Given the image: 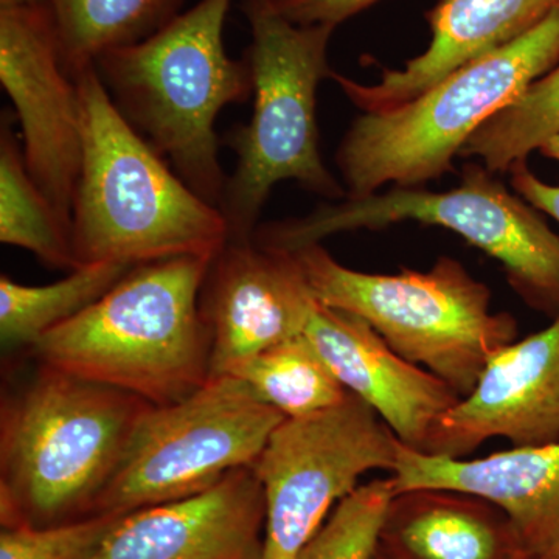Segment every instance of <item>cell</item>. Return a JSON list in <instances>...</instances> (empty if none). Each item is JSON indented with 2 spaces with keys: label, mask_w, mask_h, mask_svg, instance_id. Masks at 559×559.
Returning a JSON list of instances; mask_svg holds the SVG:
<instances>
[{
  "label": "cell",
  "mask_w": 559,
  "mask_h": 559,
  "mask_svg": "<svg viewBox=\"0 0 559 559\" xmlns=\"http://www.w3.org/2000/svg\"><path fill=\"white\" fill-rule=\"evenodd\" d=\"M320 305L352 312L404 359L466 396L488 359L518 341L509 312L491 311V293L462 263L441 257L429 271L370 274L349 270L320 245L290 252Z\"/></svg>",
  "instance_id": "7"
},
{
  "label": "cell",
  "mask_w": 559,
  "mask_h": 559,
  "mask_svg": "<svg viewBox=\"0 0 559 559\" xmlns=\"http://www.w3.org/2000/svg\"><path fill=\"white\" fill-rule=\"evenodd\" d=\"M252 43V119L227 135L238 164L227 179L219 210L230 241L252 240L257 221L275 183L296 180L329 200H344L347 190L323 164L319 148L316 103L320 81L330 79L331 25H297L271 0H245Z\"/></svg>",
  "instance_id": "6"
},
{
  "label": "cell",
  "mask_w": 559,
  "mask_h": 559,
  "mask_svg": "<svg viewBox=\"0 0 559 559\" xmlns=\"http://www.w3.org/2000/svg\"><path fill=\"white\" fill-rule=\"evenodd\" d=\"M400 440L349 393L336 406L285 418L250 469L263 487L266 536L260 559H296L371 469H395Z\"/></svg>",
  "instance_id": "10"
},
{
  "label": "cell",
  "mask_w": 559,
  "mask_h": 559,
  "mask_svg": "<svg viewBox=\"0 0 559 559\" xmlns=\"http://www.w3.org/2000/svg\"><path fill=\"white\" fill-rule=\"evenodd\" d=\"M559 134V64L471 135L460 151L491 173L510 171Z\"/></svg>",
  "instance_id": "23"
},
{
  "label": "cell",
  "mask_w": 559,
  "mask_h": 559,
  "mask_svg": "<svg viewBox=\"0 0 559 559\" xmlns=\"http://www.w3.org/2000/svg\"><path fill=\"white\" fill-rule=\"evenodd\" d=\"M395 492L451 489L487 499L506 511L533 559L559 555V440L511 448L487 457H437L399 444Z\"/></svg>",
  "instance_id": "16"
},
{
  "label": "cell",
  "mask_w": 559,
  "mask_h": 559,
  "mask_svg": "<svg viewBox=\"0 0 559 559\" xmlns=\"http://www.w3.org/2000/svg\"><path fill=\"white\" fill-rule=\"evenodd\" d=\"M79 86L83 162L72 212L80 264H139L201 257L213 260L229 241L216 205L179 178L121 116L95 66Z\"/></svg>",
  "instance_id": "1"
},
{
  "label": "cell",
  "mask_w": 559,
  "mask_h": 559,
  "mask_svg": "<svg viewBox=\"0 0 559 559\" xmlns=\"http://www.w3.org/2000/svg\"><path fill=\"white\" fill-rule=\"evenodd\" d=\"M539 153L543 156L549 157L551 160L559 162V134L551 138L549 142L544 143L540 146Z\"/></svg>",
  "instance_id": "29"
},
{
  "label": "cell",
  "mask_w": 559,
  "mask_h": 559,
  "mask_svg": "<svg viewBox=\"0 0 559 559\" xmlns=\"http://www.w3.org/2000/svg\"><path fill=\"white\" fill-rule=\"evenodd\" d=\"M551 559H559V555H558V557H555V558H551Z\"/></svg>",
  "instance_id": "30"
},
{
  "label": "cell",
  "mask_w": 559,
  "mask_h": 559,
  "mask_svg": "<svg viewBox=\"0 0 559 559\" xmlns=\"http://www.w3.org/2000/svg\"><path fill=\"white\" fill-rule=\"evenodd\" d=\"M0 241L31 250L47 266H80L72 231L33 180L24 151L5 120L0 134Z\"/></svg>",
  "instance_id": "21"
},
{
  "label": "cell",
  "mask_w": 559,
  "mask_h": 559,
  "mask_svg": "<svg viewBox=\"0 0 559 559\" xmlns=\"http://www.w3.org/2000/svg\"><path fill=\"white\" fill-rule=\"evenodd\" d=\"M304 334L341 384L369 404L412 450L425 451L439 419L462 399L439 377L390 348L352 312L316 301Z\"/></svg>",
  "instance_id": "15"
},
{
  "label": "cell",
  "mask_w": 559,
  "mask_h": 559,
  "mask_svg": "<svg viewBox=\"0 0 559 559\" xmlns=\"http://www.w3.org/2000/svg\"><path fill=\"white\" fill-rule=\"evenodd\" d=\"M202 314L210 378L226 377L264 349L300 336L316 300L293 253L227 241L210 263Z\"/></svg>",
  "instance_id": "13"
},
{
  "label": "cell",
  "mask_w": 559,
  "mask_h": 559,
  "mask_svg": "<svg viewBox=\"0 0 559 559\" xmlns=\"http://www.w3.org/2000/svg\"><path fill=\"white\" fill-rule=\"evenodd\" d=\"M285 418L245 381L210 378L142 415L94 510L123 516L215 487L231 471L250 468Z\"/></svg>",
  "instance_id": "9"
},
{
  "label": "cell",
  "mask_w": 559,
  "mask_h": 559,
  "mask_svg": "<svg viewBox=\"0 0 559 559\" xmlns=\"http://www.w3.org/2000/svg\"><path fill=\"white\" fill-rule=\"evenodd\" d=\"M559 64V9L520 39L460 66L399 108L364 112L342 139L336 164L347 197L385 183L418 187L454 171L481 124Z\"/></svg>",
  "instance_id": "5"
},
{
  "label": "cell",
  "mask_w": 559,
  "mask_h": 559,
  "mask_svg": "<svg viewBox=\"0 0 559 559\" xmlns=\"http://www.w3.org/2000/svg\"><path fill=\"white\" fill-rule=\"evenodd\" d=\"M558 9L559 0H439L426 14L432 32L428 49L403 69L384 70L374 84L336 72L330 79L362 112L399 108L460 66L520 39Z\"/></svg>",
  "instance_id": "17"
},
{
  "label": "cell",
  "mask_w": 559,
  "mask_h": 559,
  "mask_svg": "<svg viewBox=\"0 0 559 559\" xmlns=\"http://www.w3.org/2000/svg\"><path fill=\"white\" fill-rule=\"evenodd\" d=\"M210 263L179 257L139 264L33 348L44 366L154 406L183 400L210 380V333L201 308Z\"/></svg>",
  "instance_id": "2"
},
{
  "label": "cell",
  "mask_w": 559,
  "mask_h": 559,
  "mask_svg": "<svg viewBox=\"0 0 559 559\" xmlns=\"http://www.w3.org/2000/svg\"><path fill=\"white\" fill-rule=\"evenodd\" d=\"M231 0H201L150 38L103 53L95 69L128 123L202 200L219 207L227 178L215 121L253 92L248 60L223 31Z\"/></svg>",
  "instance_id": "3"
},
{
  "label": "cell",
  "mask_w": 559,
  "mask_h": 559,
  "mask_svg": "<svg viewBox=\"0 0 559 559\" xmlns=\"http://www.w3.org/2000/svg\"><path fill=\"white\" fill-rule=\"evenodd\" d=\"M154 404L44 366L2 409L0 513L7 528L94 509Z\"/></svg>",
  "instance_id": "4"
},
{
  "label": "cell",
  "mask_w": 559,
  "mask_h": 559,
  "mask_svg": "<svg viewBox=\"0 0 559 559\" xmlns=\"http://www.w3.org/2000/svg\"><path fill=\"white\" fill-rule=\"evenodd\" d=\"M263 487L250 468L215 487L117 518L86 559H260Z\"/></svg>",
  "instance_id": "14"
},
{
  "label": "cell",
  "mask_w": 559,
  "mask_h": 559,
  "mask_svg": "<svg viewBox=\"0 0 559 559\" xmlns=\"http://www.w3.org/2000/svg\"><path fill=\"white\" fill-rule=\"evenodd\" d=\"M132 267L110 261L80 264L69 277L44 286L21 285L2 275L0 340L3 347H33L44 334L105 296Z\"/></svg>",
  "instance_id": "20"
},
{
  "label": "cell",
  "mask_w": 559,
  "mask_h": 559,
  "mask_svg": "<svg viewBox=\"0 0 559 559\" xmlns=\"http://www.w3.org/2000/svg\"><path fill=\"white\" fill-rule=\"evenodd\" d=\"M53 0H0V9H21V7L51 5Z\"/></svg>",
  "instance_id": "28"
},
{
  "label": "cell",
  "mask_w": 559,
  "mask_h": 559,
  "mask_svg": "<svg viewBox=\"0 0 559 559\" xmlns=\"http://www.w3.org/2000/svg\"><path fill=\"white\" fill-rule=\"evenodd\" d=\"M182 0H53L51 13L70 75L103 53L150 38L178 16Z\"/></svg>",
  "instance_id": "19"
},
{
  "label": "cell",
  "mask_w": 559,
  "mask_h": 559,
  "mask_svg": "<svg viewBox=\"0 0 559 559\" xmlns=\"http://www.w3.org/2000/svg\"><path fill=\"white\" fill-rule=\"evenodd\" d=\"M495 503L451 489L399 492L381 536L411 559H533L510 518L492 516Z\"/></svg>",
  "instance_id": "18"
},
{
  "label": "cell",
  "mask_w": 559,
  "mask_h": 559,
  "mask_svg": "<svg viewBox=\"0 0 559 559\" xmlns=\"http://www.w3.org/2000/svg\"><path fill=\"white\" fill-rule=\"evenodd\" d=\"M395 495L392 477L359 485L296 559H374Z\"/></svg>",
  "instance_id": "24"
},
{
  "label": "cell",
  "mask_w": 559,
  "mask_h": 559,
  "mask_svg": "<svg viewBox=\"0 0 559 559\" xmlns=\"http://www.w3.org/2000/svg\"><path fill=\"white\" fill-rule=\"evenodd\" d=\"M484 165L466 164L457 189L393 187L344 198L310 215L257 227L263 248L296 252L341 231L380 230L404 221L447 227L502 264L511 288L533 310L559 316V237Z\"/></svg>",
  "instance_id": "8"
},
{
  "label": "cell",
  "mask_w": 559,
  "mask_h": 559,
  "mask_svg": "<svg viewBox=\"0 0 559 559\" xmlns=\"http://www.w3.org/2000/svg\"><path fill=\"white\" fill-rule=\"evenodd\" d=\"M510 173L511 186L516 193L559 224V187L536 178L525 160L516 162Z\"/></svg>",
  "instance_id": "27"
},
{
  "label": "cell",
  "mask_w": 559,
  "mask_h": 559,
  "mask_svg": "<svg viewBox=\"0 0 559 559\" xmlns=\"http://www.w3.org/2000/svg\"><path fill=\"white\" fill-rule=\"evenodd\" d=\"M117 518L95 514L90 520L70 524L3 530L0 559H86Z\"/></svg>",
  "instance_id": "25"
},
{
  "label": "cell",
  "mask_w": 559,
  "mask_h": 559,
  "mask_svg": "<svg viewBox=\"0 0 559 559\" xmlns=\"http://www.w3.org/2000/svg\"><path fill=\"white\" fill-rule=\"evenodd\" d=\"M499 437L513 448L559 440V316L496 352L468 395L439 419L423 452L463 459Z\"/></svg>",
  "instance_id": "12"
},
{
  "label": "cell",
  "mask_w": 559,
  "mask_h": 559,
  "mask_svg": "<svg viewBox=\"0 0 559 559\" xmlns=\"http://www.w3.org/2000/svg\"><path fill=\"white\" fill-rule=\"evenodd\" d=\"M229 374L286 418L318 414L349 395L305 334L264 349Z\"/></svg>",
  "instance_id": "22"
},
{
  "label": "cell",
  "mask_w": 559,
  "mask_h": 559,
  "mask_svg": "<svg viewBox=\"0 0 559 559\" xmlns=\"http://www.w3.org/2000/svg\"><path fill=\"white\" fill-rule=\"evenodd\" d=\"M282 16L297 25H337L380 0H271Z\"/></svg>",
  "instance_id": "26"
},
{
  "label": "cell",
  "mask_w": 559,
  "mask_h": 559,
  "mask_svg": "<svg viewBox=\"0 0 559 559\" xmlns=\"http://www.w3.org/2000/svg\"><path fill=\"white\" fill-rule=\"evenodd\" d=\"M0 81L16 108L27 170L72 231L83 162L80 95L50 5L0 9Z\"/></svg>",
  "instance_id": "11"
}]
</instances>
